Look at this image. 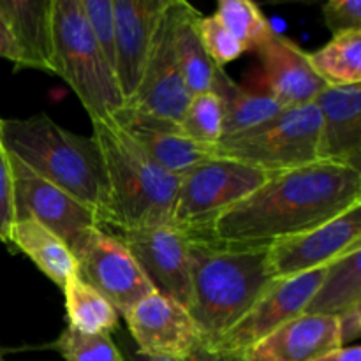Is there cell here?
Wrapping results in <instances>:
<instances>
[{"mask_svg": "<svg viewBox=\"0 0 361 361\" xmlns=\"http://www.w3.org/2000/svg\"><path fill=\"white\" fill-rule=\"evenodd\" d=\"M180 0H168L145 63L136 94L126 108L180 123L190 97L176 56L175 35Z\"/></svg>", "mask_w": 361, "mask_h": 361, "instance_id": "9c48e42d", "label": "cell"}, {"mask_svg": "<svg viewBox=\"0 0 361 361\" xmlns=\"http://www.w3.org/2000/svg\"><path fill=\"white\" fill-rule=\"evenodd\" d=\"M326 274V267L288 279H277L257 298L249 312L217 342L214 355L242 360L252 345L303 314Z\"/></svg>", "mask_w": 361, "mask_h": 361, "instance_id": "30bf717a", "label": "cell"}, {"mask_svg": "<svg viewBox=\"0 0 361 361\" xmlns=\"http://www.w3.org/2000/svg\"><path fill=\"white\" fill-rule=\"evenodd\" d=\"M166 2L168 0H113L115 76L126 104L140 87Z\"/></svg>", "mask_w": 361, "mask_h": 361, "instance_id": "9a60e30c", "label": "cell"}, {"mask_svg": "<svg viewBox=\"0 0 361 361\" xmlns=\"http://www.w3.org/2000/svg\"><path fill=\"white\" fill-rule=\"evenodd\" d=\"M321 111L316 102L284 108L267 122L226 136L215 145V157L233 159L267 173H284L321 162Z\"/></svg>", "mask_w": 361, "mask_h": 361, "instance_id": "8992f818", "label": "cell"}, {"mask_svg": "<svg viewBox=\"0 0 361 361\" xmlns=\"http://www.w3.org/2000/svg\"><path fill=\"white\" fill-rule=\"evenodd\" d=\"M337 323L341 345L348 348V345H351V342L358 341L361 335V307H355V309L338 316Z\"/></svg>", "mask_w": 361, "mask_h": 361, "instance_id": "836d02e7", "label": "cell"}, {"mask_svg": "<svg viewBox=\"0 0 361 361\" xmlns=\"http://www.w3.org/2000/svg\"><path fill=\"white\" fill-rule=\"evenodd\" d=\"M197 34H200L201 44H203L204 51L212 59V62L222 69L226 63L235 62L236 59L245 53L238 41L231 35V32L221 23L215 14L212 16H203L197 20Z\"/></svg>", "mask_w": 361, "mask_h": 361, "instance_id": "f546056e", "label": "cell"}, {"mask_svg": "<svg viewBox=\"0 0 361 361\" xmlns=\"http://www.w3.org/2000/svg\"><path fill=\"white\" fill-rule=\"evenodd\" d=\"M267 92L282 108H296L316 101L328 87L310 63L309 53L295 41L275 34L257 49Z\"/></svg>", "mask_w": 361, "mask_h": 361, "instance_id": "e0dca14e", "label": "cell"}, {"mask_svg": "<svg viewBox=\"0 0 361 361\" xmlns=\"http://www.w3.org/2000/svg\"><path fill=\"white\" fill-rule=\"evenodd\" d=\"M271 175L226 157L201 162L180 175L169 224L187 235H204L222 212L245 200Z\"/></svg>", "mask_w": 361, "mask_h": 361, "instance_id": "52a82bcc", "label": "cell"}, {"mask_svg": "<svg viewBox=\"0 0 361 361\" xmlns=\"http://www.w3.org/2000/svg\"><path fill=\"white\" fill-rule=\"evenodd\" d=\"M109 187L106 231H133L171 222L180 176L152 161L113 118L92 120Z\"/></svg>", "mask_w": 361, "mask_h": 361, "instance_id": "277c9868", "label": "cell"}, {"mask_svg": "<svg viewBox=\"0 0 361 361\" xmlns=\"http://www.w3.org/2000/svg\"><path fill=\"white\" fill-rule=\"evenodd\" d=\"M53 69L76 94L92 120L126 108L115 73L102 56L81 0H53Z\"/></svg>", "mask_w": 361, "mask_h": 361, "instance_id": "5b68a950", "label": "cell"}, {"mask_svg": "<svg viewBox=\"0 0 361 361\" xmlns=\"http://www.w3.org/2000/svg\"><path fill=\"white\" fill-rule=\"evenodd\" d=\"M123 319L140 355L183 360L204 349L189 310L157 291L130 307Z\"/></svg>", "mask_w": 361, "mask_h": 361, "instance_id": "4fadbf2b", "label": "cell"}, {"mask_svg": "<svg viewBox=\"0 0 361 361\" xmlns=\"http://www.w3.org/2000/svg\"><path fill=\"white\" fill-rule=\"evenodd\" d=\"M356 245H361V204L323 226L270 243L268 268L274 281L295 277L328 267Z\"/></svg>", "mask_w": 361, "mask_h": 361, "instance_id": "7c38bea8", "label": "cell"}, {"mask_svg": "<svg viewBox=\"0 0 361 361\" xmlns=\"http://www.w3.org/2000/svg\"><path fill=\"white\" fill-rule=\"evenodd\" d=\"M16 222L14 210V190H13V171H11L9 152L6 150L0 137V243L11 245V233Z\"/></svg>", "mask_w": 361, "mask_h": 361, "instance_id": "1f68e13d", "label": "cell"}, {"mask_svg": "<svg viewBox=\"0 0 361 361\" xmlns=\"http://www.w3.org/2000/svg\"><path fill=\"white\" fill-rule=\"evenodd\" d=\"M113 233V231H109ZM159 295L187 309L190 295V238L171 224L115 231Z\"/></svg>", "mask_w": 361, "mask_h": 361, "instance_id": "8fae6325", "label": "cell"}, {"mask_svg": "<svg viewBox=\"0 0 361 361\" xmlns=\"http://www.w3.org/2000/svg\"><path fill=\"white\" fill-rule=\"evenodd\" d=\"M309 59L328 87L361 85V30L331 35L323 48L309 53Z\"/></svg>", "mask_w": 361, "mask_h": 361, "instance_id": "484cf974", "label": "cell"}, {"mask_svg": "<svg viewBox=\"0 0 361 361\" xmlns=\"http://www.w3.org/2000/svg\"><path fill=\"white\" fill-rule=\"evenodd\" d=\"M51 348L63 361H123L122 353L108 334L83 335L67 326Z\"/></svg>", "mask_w": 361, "mask_h": 361, "instance_id": "f1b7e54d", "label": "cell"}, {"mask_svg": "<svg viewBox=\"0 0 361 361\" xmlns=\"http://www.w3.org/2000/svg\"><path fill=\"white\" fill-rule=\"evenodd\" d=\"M215 16L245 51H257L277 34L268 18L250 0H221Z\"/></svg>", "mask_w": 361, "mask_h": 361, "instance_id": "4316f807", "label": "cell"}, {"mask_svg": "<svg viewBox=\"0 0 361 361\" xmlns=\"http://www.w3.org/2000/svg\"><path fill=\"white\" fill-rule=\"evenodd\" d=\"M356 204H361V173L334 162H314L271 175L245 200L222 212L201 236L270 245L323 226Z\"/></svg>", "mask_w": 361, "mask_h": 361, "instance_id": "6da1fadb", "label": "cell"}, {"mask_svg": "<svg viewBox=\"0 0 361 361\" xmlns=\"http://www.w3.org/2000/svg\"><path fill=\"white\" fill-rule=\"evenodd\" d=\"M180 127L192 140L215 147L224 136V109L217 94L210 90L192 95Z\"/></svg>", "mask_w": 361, "mask_h": 361, "instance_id": "83f0119b", "label": "cell"}, {"mask_svg": "<svg viewBox=\"0 0 361 361\" xmlns=\"http://www.w3.org/2000/svg\"><path fill=\"white\" fill-rule=\"evenodd\" d=\"M338 348L337 317L300 314L252 345L240 361H312Z\"/></svg>", "mask_w": 361, "mask_h": 361, "instance_id": "d6986e66", "label": "cell"}, {"mask_svg": "<svg viewBox=\"0 0 361 361\" xmlns=\"http://www.w3.org/2000/svg\"><path fill=\"white\" fill-rule=\"evenodd\" d=\"M355 307H361V245L328 264L303 314L338 317Z\"/></svg>", "mask_w": 361, "mask_h": 361, "instance_id": "7402d4cb", "label": "cell"}, {"mask_svg": "<svg viewBox=\"0 0 361 361\" xmlns=\"http://www.w3.org/2000/svg\"><path fill=\"white\" fill-rule=\"evenodd\" d=\"M9 247L23 252L60 289L76 275V261L71 247L35 219H16Z\"/></svg>", "mask_w": 361, "mask_h": 361, "instance_id": "44dd1931", "label": "cell"}, {"mask_svg": "<svg viewBox=\"0 0 361 361\" xmlns=\"http://www.w3.org/2000/svg\"><path fill=\"white\" fill-rule=\"evenodd\" d=\"M0 361H6V360H4V358H2V356H0Z\"/></svg>", "mask_w": 361, "mask_h": 361, "instance_id": "74e56055", "label": "cell"}, {"mask_svg": "<svg viewBox=\"0 0 361 361\" xmlns=\"http://www.w3.org/2000/svg\"><path fill=\"white\" fill-rule=\"evenodd\" d=\"M0 14L9 27L25 69L53 74V0H0Z\"/></svg>", "mask_w": 361, "mask_h": 361, "instance_id": "ffe728a7", "label": "cell"}, {"mask_svg": "<svg viewBox=\"0 0 361 361\" xmlns=\"http://www.w3.org/2000/svg\"><path fill=\"white\" fill-rule=\"evenodd\" d=\"M323 18L331 35L361 30L360 0H330L323 6Z\"/></svg>", "mask_w": 361, "mask_h": 361, "instance_id": "d6a6232c", "label": "cell"}, {"mask_svg": "<svg viewBox=\"0 0 361 361\" xmlns=\"http://www.w3.org/2000/svg\"><path fill=\"white\" fill-rule=\"evenodd\" d=\"M189 310L204 351L249 312L274 277L268 268V245L224 243L190 236Z\"/></svg>", "mask_w": 361, "mask_h": 361, "instance_id": "7a4b0ae2", "label": "cell"}, {"mask_svg": "<svg viewBox=\"0 0 361 361\" xmlns=\"http://www.w3.org/2000/svg\"><path fill=\"white\" fill-rule=\"evenodd\" d=\"M200 18L201 13L196 7L190 6L185 0H180L175 46L183 81L190 95L210 92L214 87L215 74L219 71V67L212 62L201 44L200 34H197Z\"/></svg>", "mask_w": 361, "mask_h": 361, "instance_id": "cb8c5ba5", "label": "cell"}, {"mask_svg": "<svg viewBox=\"0 0 361 361\" xmlns=\"http://www.w3.org/2000/svg\"><path fill=\"white\" fill-rule=\"evenodd\" d=\"M85 18L102 56L115 73V13L113 0H81ZM116 78V76H115Z\"/></svg>", "mask_w": 361, "mask_h": 361, "instance_id": "4dcf8cb0", "label": "cell"}, {"mask_svg": "<svg viewBox=\"0 0 361 361\" xmlns=\"http://www.w3.org/2000/svg\"><path fill=\"white\" fill-rule=\"evenodd\" d=\"M71 252L76 261L78 277L101 293L122 317L154 291L118 236L99 226L81 231L71 243Z\"/></svg>", "mask_w": 361, "mask_h": 361, "instance_id": "ba28073f", "label": "cell"}, {"mask_svg": "<svg viewBox=\"0 0 361 361\" xmlns=\"http://www.w3.org/2000/svg\"><path fill=\"white\" fill-rule=\"evenodd\" d=\"M314 102L321 111V162L361 173V85L326 87Z\"/></svg>", "mask_w": 361, "mask_h": 361, "instance_id": "ac0fdd59", "label": "cell"}, {"mask_svg": "<svg viewBox=\"0 0 361 361\" xmlns=\"http://www.w3.org/2000/svg\"><path fill=\"white\" fill-rule=\"evenodd\" d=\"M312 361H361V348L360 345H348V348H338L335 351L326 353L319 358Z\"/></svg>", "mask_w": 361, "mask_h": 361, "instance_id": "8d00e7d4", "label": "cell"}, {"mask_svg": "<svg viewBox=\"0 0 361 361\" xmlns=\"http://www.w3.org/2000/svg\"><path fill=\"white\" fill-rule=\"evenodd\" d=\"M133 361H240L235 358H228V356H219L214 355V353H208V351H200L196 355L189 356V358H183V360H169V358H152V356H145L140 355V353H134L133 355Z\"/></svg>", "mask_w": 361, "mask_h": 361, "instance_id": "d590c367", "label": "cell"}, {"mask_svg": "<svg viewBox=\"0 0 361 361\" xmlns=\"http://www.w3.org/2000/svg\"><path fill=\"white\" fill-rule=\"evenodd\" d=\"M111 118L143 148L152 161L176 176L215 157V147L189 137L180 123L143 115L129 108L120 109Z\"/></svg>", "mask_w": 361, "mask_h": 361, "instance_id": "2e32d148", "label": "cell"}, {"mask_svg": "<svg viewBox=\"0 0 361 361\" xmlns=\"http://www.w3.org/2000/svg\"><path fill=\"white\" fill-rule=\"evenodd\" d=\"M0 59L9 60V62H13L18 69L23 67V56H21L20 48H18L16 41H14L7 23L4 21L2 14H0Z\"/></svg>", "mask_w": 361, "mask_h": 361, "instance_id": "e575fe53", "label": "cell"}, {"mask_svg": "<svg viewBox=\"0 0 361 361\" xmlns=\"http://www.w3.org/2000/svg\"><path fill=\"white\" fill-rule=\"evenodd\" d=\"M0 137L13 157L46 182L90 208L101 228L109 210V187L101 150L94 137L59 126L46 113L2 118Z\"/></svg>", "mask_w": 361, "mask_h": 361, "instance_id": "3957f363", "label": "cell"}, {"mask_svg": "<svg viewBox=\"0 0 361 361\" xmlns=\"http://www.w3.org/2000/svg\"><path fill=\"white\" fill-rule=\"evenodd\" d=\"M212 92L221 99L224 109V136L245 133L277 115L282 108L268 94H256L235 83L222 69L217 71Z\"/></svg>", "mask_w": 361, "mask_h": 361, "instance_id": "603a6c76", "label": "cell"}, {"mask_svg": "<svg viewBox=\"0 0 361 361\" xmlns=\"http://www.w3.org/2000/svg\"><path fill=\"white\" fill-rule=\"evenodd\" d=\"M9 161L16 219H35L59 235L69 247L81 231L99 226L97 215L90 208L81 204L60 187L35 175L11 154Z\"/></svg>", "mask_w": 361, "mask_h": 361, "instance_id": "5bb4252c", "label": "cell"}, {"mask_svg": "<svg viewBox=\"0 0 361 361\" xmlns=\"http://www.w3.org/2000/svg\"><path fill=\"white\" fill-rule=\"evenodd\" d=\"M66 296L67 326L83 335H99L115 331L118 328L120 314L115 307L92 286L78 275L71 277L62 288Z\"/></svg>", "mask_w": 361, "mask_h": 361, "instance_id": "d4e9b609", "label": "cell"}]
</instances>
